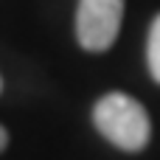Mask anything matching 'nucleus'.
Segmentation results:
<instances>
[{"mask_svg":"<svg viewBox=\"0 0 160 160\" xmlns=\"http://www.w3.org/2000/svg\"><path fill=\"white\" fill-rule=\"evenodd\" d=\"M96 129L121 152H141L149 143L152 121L141 101L127 93H107L93 107Z\"/></svg>","mask_w":160,"mask_h":160,"instance_id":"f257e3e1","label":"nucleus"},{"mask_svg":"<svg viewBox=\"0 0 160 160\" xmlns=\"http://www.w3.org/2000/svg\"><path fill=\"white\" fill-rule=\"evenodd\" d=\"M124 20V0H79L76 8V37L84 51H107Z\"/></svg>","mask_w":160,"mask_h":160,"instance_id":"f03ea898","label":"nucleus"},{"mask_svg":"<svg viewBox=\"0 0 160 160\" xmlns=\"http://www.w3.org/2000/svg\"><path fill=\"white\" fill-rule=\"evenodd\" d=\"M146 62H149V73L160 84V14L152 20L149 28V42H146Z\"/></svg>","mask_w":160,"mask_h":160,"instance_id":"7ed1b4c3","label":"nucleus"},{"mask_svg":"<svg viewBox=\"0 0 160 160\" xmlns=\"http://www.w3.org/2000/svg\"><path fill=\"white\" fill-rule=\"evenodd\" d=\"M6 146H8V132H6V129L0 127V152H3Z\"/></svg>","mask_w":160,"mask_h":160,"instance_id":"20e7f679","label":"nucleus"},{"mask_svg":"<svg viewBox=\"0 0 160 160\" xmlns=\"http://www.w3.org/2000/svg\"><path fill=\"white\" fill-rule=\"evenodd\" d=\"M0 93H3V79H0Z\"/></svg>","mask_w":160,"mask_h":160,"instance_id":"39448f33","label":"nucleus"}]
</instances>
